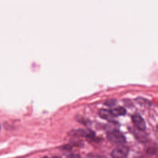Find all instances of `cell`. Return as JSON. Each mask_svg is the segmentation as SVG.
<instances>
[{
	"label": "cell",
	"instance_id": "obj_1",
	"mask_svg": "<svg viewBox=\"0 0 158 158\" xmlns=\"http://www.w3.org/2000/svg\"><path fill=\"white\" fill-rule=\"evenodd\" d=\"M107 137L110 142L114 143L123 144L125 142V136L120 131L117 130H114L109 131L107 133Z\"/></svg>",
	"mask_w": 158,
	"mask_h": 158
},
{
	"label": "cell",
	"instance_id": "obj_2",
	"mask_svg": "<svg viewBox=\"0 0 158 158\" xmlns=\"http://www.w3.org/2000/svg\"><path fill=\"white\" fill-rule=\"evenodd\" d=\"M128 148L123 144H118L111 152L112 158H126L128 154Z\"/></svg>",
	"mask_w": 158,
	"mask_h": 158
},
{
	"label": "cell",
	"instance_id": "obj_3",
	"mask_svg": "<svg viewBox=\"0 0 158 158\" xmlns=\"http://www.w3.org/2000/svg\"><path fill=\"white\" fill-rule=\"evenodd\" d=\"M132 120L135 125L139 130H143L146 128V123L143 118L139 114H135L132 115Z\"/></svg>",
	"mask_w": 158,
	"mask_h": 158
},
{
	"label": "cell",
	"instance_id": "obj_4",
	"mask_svg": "<svg viewBox=\"0 0 158 158\" xmlns=\"http://www.w3.org/2000/svg\"><path fill=\"white\" fill-rule=\"evenodd\" d=\"M99 115L106 120H108L109 121L110 120H113L114 118L115 117L113 114L111 112L110 110L109 109H101L99 110Z\"/></svg>",
	"mask_w": 158,
	"mask_h": 158
},
{
	"label": "cell",
	"instance_id": "obj_5",
	"mask_svg": "<svg viewBox=\"0 0 158 158\" xmlns=\"http://www.w3.org/2000/svg\"><path fill=\"white\" fill-rule=\"evenodd\" d=\"M110 110L114 117H116L118 115H125L127 112L126 109L123 107H122V106H119V107H115L114 109H110Z\"/></svg>",
	"mask_w": 158,
	"mask_h": 158
},
{
	"label": "cell",
	"instance_id": "obj_6",
	"mask_svg": "<svg viewBox=\"0 0 158 158\" xmlns=\"http://www.w3.org/2000/svg\"><path fill=\"white\" fill-rule=\"evenodd\" d=\"M116 102L115 99H109L105 101V104L107 106H113L116 104Z\"/></svg>",
	"mask_w": 158,
	"mask_h": 158
},
{
	"label": "cell",
	"instance_id": "obj_7",
	"mask_svg": "<svg viewBox=\"0 0 158 158\" xmlns=\"http://www.w3.org/2000/svg\"><path fill=\"white\" fill-rule=\"evenodd\" d=\"M88 158H106L102 155H99L95 153H90L88 155Z\"/></svg>",
	"mask_w": 158,
	"mask_h": 158
},
{
	"label": "cell",
	"instance_id": "obj_8",
	"mask_svg": "<svg viewBox=\"0 0 158 158\" xmlns=\"http://www.w3.org/2000/svg\"><path fill=\"white\" fill-rule=\"evenodd\" d=\"M67 158H80V155L76 154H70L67 156Z\"/></svg>",
	"mask_w": 158,
	"mask_h": 158
},
{
	"label": "cell",
	"instance_id": "obj_9",
	"mask_svg": "<svg viewBox=\"0 0 158 158\" xmlns=\"http://www.w3.org/2000/svg\"><path fill=\"white\" fill-rule=\"evenodd\" d=\"M52 158H62V157H58V156H55V157H52Z\"/></svg>",
	"mask_w": 158,
	"mask_h": 158
}]
</instances>
